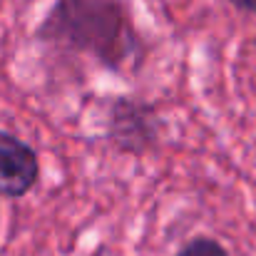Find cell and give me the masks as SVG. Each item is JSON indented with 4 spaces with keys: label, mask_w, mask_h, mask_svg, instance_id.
Returning a JSON list of instances; mask_svg holds the SVG:
<instances>
[{
    "label": "cell",
    "mask_w": 256,
    "mask_h": 256,
    "mask_svg": "<svg viewBox=\"0 0 256 256\" xmlns=\"http://www.w3.org/2000/svg\"><path fill=\"white\" fill-rule=\"evenodd\" d=\"M236 10L242 12H249V15H256V0H229Z\"/></svg>",
    "instance_id": "obj_5"
},
{
    "label": "cell",
    "mask_w": 256,
    "mask_h": 256,
    "mask_svg": "<svg viewBox=\"0 0 256 256\" xmlns=\"http://www.w3.org/2000/svg\"><path fill=\"white\" fill-rule=\"evenodd\" d=\"M162 120L150 102L137 97H114L107 110V140L122 154H147L157 147Z\"/></svg>",
    "instance_id": "obj_2"
},
{
    "label": "cell",
    "mask_w": 256,
    "mask_h": 256,
    "mask_svg": "<svg viewBox=\"0 0 256 256\" xmlns=\"http://www.w3.org/2000/svg\"><path fill=\"white\" fill-rule=\"evenodd\" d=\"M38 179V152L20 137L0 130V194L8 199H20L32 192Z\"/></svg>",
    "instance_id": "obj_3"
},
{
    "label": "cell",
    "mask_w": 256,
    "mask_h": 256,
    "mask_svg": "<svg viewBox=\"0 0 256 256\" xmlns=\"http://www.w3.org/2000/svg\"><path fill=\"white\" fill-rule=\"evenodd\" d=\"M35 38L45 45L87 55L112 72L140 65L147 50L124 0H55Z\"/></svg>",
    "instance_id": "obj_1"
},
{
    "label": "cell",
    "mask_w": 256,
    "mask_h": 256,
    "mask_svg": "<svg viewBox=\"0 0 256 256\" xmlns=\"http://www.w3.org/2000/svg\"><path fill=\"white\" fill-rule=\"evenodd\" d=\"M176 256H229V252L212 236H194L176 252Z\"/></svg>",
    "instance_id": "obj_4"
}]
</instances>
